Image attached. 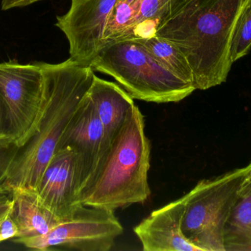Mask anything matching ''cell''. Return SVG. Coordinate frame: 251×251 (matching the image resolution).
I'll return each mask as SVG.
<instances>
[{
	"label": "cell",
	"instance_id": "obj_14",
	"mask_svg": "<svg viewBox=\"0 0 251 251\" xmlns=\"http://www.w3.org/2000/svg\"><path fill=\"white\" fill-rule=\"evenodd\" d=\"M12 195L10 215L18 228L14 240L44 235L63 222L43 203L35 190L15 187Z\"/></svg>",
	"mask_w": 251,
	"mask_h": 251
},
{
	"label": "cell",
	"instance_id": "obj_11",
	"mask_svg": "<svg viewBox=\"0 0 251 251\" xmlns=\"http://www.w3.org/2000/svg\"><path fill=\"white\" fill-rule=\"evenodd\" d=\"M185 197L153 211L134 231L145 251H202L182 231Z\"/></svg>",
	"mask_w": 251,
	"mask_h": 251
},
{
	"label": "cell",
	"instance_id": "obj_8",
	"mask_svg": "<svg viewBox=\"0 0 251 251\" xmlns=\"http://www.w3.org/2000/svg\"><path fill=\"white\" fill-rule=\"evenodd\" d=\"M111 143L87 93L67 127L58 148L69 147L75 153L76 203L78 196L91 184L100 170Z\"/></svg>",
	"mask_w": 251,
	"mask_h": 251
},
{
	"label": "cell",
	"instance_id": "obj_7",
	"mask_svg": "<svg viewBox=\"0 0 251 251\" xmlns=\"http://www.w3.org/2000/svg\"><path fill=\"white\" fill-rule=\"evenodd\" d=\"M44 78L38 62L0 63V97L7 111L10 137L16 145L30 131L39 112Z\"/></svg>",
	"mask_w": 251,
	"mask_h": 251
},
{
	"label": "cell",
	"instance_id": "obj_22",
	"mask_svg": "<svg viewBox=\"0 0 251 251\" xmlns=\"http://www.w3.org/2000/svg\"><path fill=\"white\" fill-rule=\"evenodd\" d=\"M39 1L42 0H2L1 9L3 10H7L15 7H25Z\"/></svg>",
	"mask_w": 251,
	"mask_h": 251
},
{
	"label": "cell",
	"instance_id": "obj_23",
	"mask_svg": "<svg viewBox=\"0 0 251 251\" xmlns=\"http://www.w3.org/2000/svg\"><path fill=\"white\" fill-rule=\"evenodd\" d=\"M251 195V168L250 171L243 180V184L239 190V196L240 198L248 197Z\"/></svg>",
	"mask_w": 251,
	"mask_h": 251
},
{
	"label": "cell",
	"instance_id": "obj_21",
	"mask_svg": "<svg viewBox=\"0 0 251 251\" xmlns=\"http://www.w3.org/2000/svg\"><path fill=\"white\" fill-rule=\"evenodd\" d=\"M8 141H13V139L10 137V130H9L7 111H6L4 102L0 97V142Z\"/></svg>",
	"mask_w": 251,
	"mask_h": 251
},
{
	"label": "cell",
	"instance_id": "obj_19",
	"mask_svg": "<svg viewBox=\"0 0 251 251\" xmlns=\"http://www.w3.org/2000/svg\"><path fill=\"white\" fill-rule=\"evenodd\" d=\"M18 228L10 212L0 220V243L17 237Z\"/></svg>",
	"mask_w": 251,
	"mask_h": 251
},
{
	"label": "cell",
	"instance_id": "obj_2",
	"mask_svg": "<svg viewBox=\"0 0 251 251\" xmlns=\"http://www.w3.org/2000/svg\"><path fill=\"white\" fill-rule=\"evenodd\" d=\"M249 1L172 0L159 19L154 35L175 44L185 56L196 89H209L226 81L233 64V29Z\"/></svg>",
	"mask_w": 251,
	"mask_h": 251
},
{
	"label": "cell",
	"instance_id": "obj_10",
	"mask_svg": "<svg viewBox=\"0 0 251 251\" xmlns=\"http://www.w3.org/2000/svg\"><path fill=\"white\" fill-rule=\"evenodd\" d=\"M44 205L61 221L71 219L82 206L76 203V159L69 147L59 149L35 188Z\"/></svg>",
	"mask_w": 251,
	"mask_h": 251
},
{
	"label": "cell",
	"instance_id": "obj_3",
	"mask_svg": "<svg viewBox=\"0 0 251 251\" xmlns=\"http://www.w3.org/2000/svg\"><path fill=\"white\" fill-rule=\"evenodd\" d=\"M150 152L144 118L135 106L95 178L78 196V204L115 212L145 203L151 195Z\"/></svg>",
	"mask_w": 251,
	"mask_h": 251
},
{
	"label": "cell",
	"instance_id": "obj_15",
	"mask_svg": "<svg viewBox=\"0 0 251 251\" xmlns=\"http://www.w3.org/2000/svg\"><path fill=\"white\" fill-rule=\"evenodd\" d=\"M136 41L141 43L161 66L180 79L194 85L191 67L185 56L175 44L155 35Z\"/></svg>",
	"mask_w": 251,
	"mask_h": 251
},
{
	"label": "cell",
	"instance_id": "obj_17",
	"mask_svg": "<svg viewBox=\"0 0 251 251\" xmlns=\"http://www.w3.org/2000/svg\"><path fill=\"white\" fill-rule=\"evenodd\" d=\"M251 50V0L239 15L230 43V57L234 63L249 54Z\"/></svg>",
	"mask_w": 251,
	"mask_h": 251
},
{
	"label": "cell",
	"instance_id": "obj_4",
	"mask_svg": "<svg viewBox=\"0 0 251 251\" xmlns=\"http://www.w3.org/2000/svg\"><path fill=\"white\" fill-rule=\"evenodd\" d=\"M90 66L113 77L133 99L142 101L178 103L196 90L161 66L136 40L105 46Z\"/></svg>",
	"mask_w": 251,
	"mask_h": 251
},
{
	"label": "cell",
	"instance_id": "obj_13",
	"mask_svg": "<svg viewBox=\"0 0 251 251\" xmlns=\"http://www.w3.org/2000/svg\"><path fill=\"white\" fill-rule=\"evenodd\" d=\"M88 96L95 107L107 137L113 141L135 107L134 99L117 84L96 75Z\"/></svg>",
	"mask_w": 251,
	"mask_h": 251
},
{
	"label": "cell",
	"instance_id": "obj_5",
	"mask_svg": "<svg viewBox=\"0 0 251 251\" xmlns=\"http://www.w3.org/2000/svg\"><path fill=\"white\" fill-rule=\"evenodd\" d=\"M251 168V162L245 167L202 180L184 195L182 231L202 251H226V225L240 199L239 190Z\"/></svg>",
	"mask_w": 251,
	"mask_h": 251
},
{
	"label": "cell",
	"instance_id": "obj_9",
	"mask_svg": "<svg viewBox=\"0 0 251 251\" xmlns=\"http://www.w3.org/2000/svg\"><path fill=\"white\" fill-rule=\"evenodd\" d=\"M119 0H71L67 13L57 16L56 27L69 43L70 57L90 66L104 47V33Z\"/></svg>",
	"mask_w": 251,
	"mask_h": 251
},
{
	"label": "cell",
	"instance_id": "obj_18",
	"mask_svg": "<svg viewBox=\"0 0 251 251\" xmlns=\"http://www.w3.org/2000/svg\"><path fill=\"white\" fill-rule=\"evenodd\" d=\"M17 145L13 141L0 142V184H4L9 168L16 154Z\"/></svg>",
	"mask_w": 251,
	"mask_h": 251
},
{
	"label": "cell",
	"instance_id": "obj_6",
	"mask_svg": "<svg viewBox=\"0 0 251 251\" xmlns=\"http://www.w3.org/2000/svg\"><path fill=\"white\" fill-rule=\"evenodd\" d=\"M123 227L114 212L82 206L71 219L63 221L47 234L32 238L16 239L27 249L47 251L62 248L80 251H108Z\"/></svg>",
	"mask_w": 251,
	"mask_h": 251
},
{
	"label": "cell",
	"instance_id": "obj_1",
	"mask_svg": "<svg viewBox=\"0 0 251 251\" xmlns=\"http://www.w3.org/2000/svg\"><path fill=\"white\" fill-rule=\"evenodd\" d=\"M38 63L44 78L42 100L7 172L4 184L10 189L35 190L95 76L91 66L72 57L60 63Z\"/></svg>",
	"mask_w": 251,
	"mask_h": 251
},
{
	"label": "cell",
	"instance_id": "obj_20",
	"mask_svg": "<svg viewBox=\"0 0 251 251\" xmlns=\"http://www.w3.org/2000/svg\"><path fill=\"white\" fill-rule=\"evenodd\" d=\"M12 189L7 187L6 184H0V220L2 219L7 214L10 212L11 209Z\"/></svg>",
	"mask_w": 251,
	"mask_h": 251
},
{
	"label": "cell",
	"instance_id": "obj_16",
	"mask_svg": "<svg viewBox=\"0 0 251 251\" xmlns=\"http://www.w3.org/2000/svg\"><path fill=\"white\" fill-rule=\"evenodd\" d=\"M226 251H251V195L239 199L224 232Z\"/></svg>",
	"mask_w": 251,
	"mask_h": 251
},
{
	"label": "cell",
	"instance_id": "obj_12",
	"mask_svg": "<svg viewBox=\"0 0 251 251\" xmlns=\"http://www.w3.org/2000/svg\"><path fill=\"white\" fill-rule=\"evenodd\" d=\"M171 1L119 0L104 31V47L117 41L154 35L159 19Z\"/></svg>",
	"mask_w": 251,
	"mask_h": 251
}]
</instances>
